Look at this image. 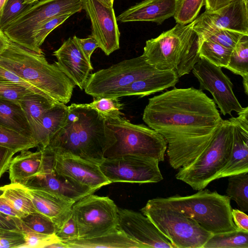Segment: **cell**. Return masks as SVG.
<instances>
[{
	"instance_id": "obj_1",
	"label": "cell",
	"mask_w": 248,
	"mask_h": 248,
	"mask_svg": "<svg viewBox=\"0 0 248 248\" xmlns=\"http://www.w3.org/2000/svg\"><path fill=\"white\" fill-rule=\"evenodd\" d=\"M142 120L164 138L169 164L177 170L205 150L223 119L213 99L202 91L174 87L149 99Z\"/></svg>"
},
{
	"instance_id": "obj_2",
	"label": "cell",
	"mask_w": 248,
	"mask_h": 248,
	"mask_svg": "<svg viewBox=\"0 0 248 248\" xmlns=\"http://www.w3.org/2000/svg\"><path fill=\"white\" fill-rule=\"evenodd\" d=\"M64 125L43 150L57 154L79 157L97 164L114 139L106 120L88 104H72Z\"/></svg>"
},
{
	"instance_id": "obj_3",
	"label": "cell",
	"mask_w": 248,
	"mask_h": 248,
	"mask_svg": "<svg viewBox=\"0 0 248 248\" xmlns=\"http://www.w3.org/2000/svg\"><path fill=\"white\" fill-rule=\"evenodd\" d=\"M0 65L16 74L52 100L66 104L75 85L56 62L50 64L43 54L31 51L10 40L0 52Z\"/></svg>"
},
{
	"instance_id": "obj_4",
	"label": "cell",
	"mask_w": 248,
	"mask_h": 248,
	"mask_svg": "<svg viewBox=\"0 0 248 248\" xmlns=\"http://www.w3.org/2000/svg\"><path fill=\"white\" fill-rule=\"evenodd\" d=\"M151 200L176 209L212 234L238 230L233 221L231 199L216 191L203 189L191 195H176Z\"/></svg>"
},
{
	"instance_id": "obj_5",
	"label": "cell",
	"mask_w": 248,
	"mask_h": 248,
	"mask_svg": "<svg viewBox=\"0 0 248 248\" xmlns=\"http://www.w3.org/2000/svg\"><path fill=\"white\" fill-rule=\"evenodd\" d=\"M105 119L114 141L105 151L104 158L134 155L164 160L167 143L157 131L143 124H132L122 115Z\"/></svg>"
},
{
	"instance_id": "obj_6",
	"label": "cell",
	"mask_w": 248,
	"mask_h": 248,
	"mask_svg": "<svg viewBox=\"0 0 248 248\" xmlns=\"http://www.w3.org/2000/svg\"><path fill=\"white\" fill-rule=\"evenodd\" d=\"M232 126L229 120H222L212 140L193 162L180 168L176 179L193 189H204L217 179L230 157L232 145Z\"/></svg>"
},
{
	"instance_id": "obj_7",
	"label": "cell",
	"mask_w": 248,
	"mask_h": 248,
	"mask_svg": "<svg viewBox=\"0 0 248 248\" xmlns=\"http://www.w3.org/2000/svg\"><path fill=\"white\" fill-rule=\"evenodd\" d=\"M140 211L173 248H202L213 234L176 209L151 200Z\"/></svg>"
},
{
	"instance_id": "obj_8",
	"label": "cell",
	"mask_w": 248,
	"mask_h": 248,
	"mask_svg": "<svg viewBox=\"0 0 248 248\" xmlns=\"http://www.w3.org/2000/svg\"><path fill=\"white\" fill-rule=\"evenodd\" d=\"M195 20L182 25L177 23L172 29L155 38L148 40L142 55L158 70L175 71L190 50L198 45V36L193 30Z\"/></svg>"
},
{
	"instance_id": "obj_9",
	"label": "cell",
	"mask_w": 248,
	"mask_h": 248,
	"mask_svg": "<svg viewBox=\"0 0 248 248\" xmlns=\"http://www.w3.org/2000/svg\"><path fill=\"white\" fill-rule=\"evenodd\" d=\"M82 9L81 0H40L11 22L2 31L8 39L34 51L32 37L45 22L56 16L74 14Z\"/></svg>"
},
{
	"instance_id": "obj_10",
	"label": "cell",
	"mask_w": 248,
	"mask_h": 248,
	"mask_svg": "<svg viewBox=\"0 0 248 248\" xmlns=\"http://www.w3.org/2000/svg\"><path fill=\"white\" fill-rule=\"evenodd\" d=\"M157 70L142 55L90 75L84 89L93 98L114 97L117 93L134 81Z\"/></svg>"
},
{
	"instance_id": "obj_11",
	"label": "cell",
	"mask_w": 248,
	"mask_h": 248,
	"mask_svg": "<svg viewBox=\"0 0 248 248\" xmlns=\"http://www.w3.org/2000/svg\"><path fill=\"white\" fill-rule=\"evenodd\" d=\"M118 208L108 197L91 194L75 202L72 211L78 228V238L99 236L115 230Z\"/></svg>"
},
{
	"instance_id": "obj_12",
	"label": "cell",
	"mask_w": 248,
	"mask_h": 248,
	"mask_svg": "<svg viewBox=\"0 0 248 248\" xmlns=\"http://www.w3.org/2000/svg\"><path fill=\"white\" fill-rule=\"evenodd\" d=\"M157 160L134 155L105 158L100 169L110 182L155 183L163 179Z\"/></svg>"
},
{
	"instance_id": "obj_13",
	"label": "cell",
	"mask_w": 248,
	"mask_h": 248,
	"mask_svg": "<svg viewBox=\"0 0 248 248\" xmlns=\"http://www.w3.org/2000/svg\"><path fill=\"white\" fill-rule=\"evenodd\" d=\"M192 72L200 83L199 89L207 90L211 93L213 100L222 115L232 116V111L239 113L243 111L245 108L237 100L232 90L233 84L221 67L200 58Z\"/></svg>"
},
{
	"instance_id": "obj_14",
	"label": "cell",
	"mask_w": 248,
	"mask_h": 248,
	"mask_svg": "<svg viewBox=\"0 0 248 248\" xmlns=\"http://www.w3.org/2000/svg\"><path fill=\"white\" fill-rule=\"evenodd\" d=\"M42 151L41 172L30 179L23 186L29 189L45 191L74 202L96 191L58 173L52 167V154Z\"/></svg>"
},
{
	"instance_id": "obj_15",
	"label": "cell",
	"mask_w": 248,
	"mask_h": 248,
	"mask_svg": "<svg viewBox=\"0 0 248 248\" xmlns=\"http://www.w3.org/2000/svg\"><path fill=\"white\" fill-rule=\"evenodd\" d=\"M248 1L233 0L215 10L206 11L195 19L196 33L227 30L248 35Z\"/></svg>"
},
{
	"instance_id": "obj_16",
	"label": "cell",
	"mask_w": 248,
	"mask_h": 248,
	"mask_svg": "<svg viewBox=\"0 0 248 248\" xmlns=\"http://www.w3.org/2000/svg\"><path fill=\"white\" fill-rule=\"evenodd\" d=\"M84 9L92 23V36L99 47L108 56L119 49L120 33L112 7L106 6L97 0H81Z\"/></svg>"
},
{
	"instance_id": "obj_17",
	"label": "cell",
	"mask_w": 248,
	"mask_h": 248,
	"mask_svg": "<svg viewBox=\"0 0 248 248\" xmlns=\"http://www.w3.org/2000/svg\"><path fill=\"white\" fill-rule=\"evenodd\" d=\"M117 228L143 248H173L151 220L140 213L118 208Z\"/></svg>"
},
{
	"instance_id": "obj_18",
	"label": "cell",
	"mask_w": 248,
	"mask_h": 248,
	"mask_svg": "<svg viewBox=\"0 0 248 248\" xmlns=\"http://www.w3.org/2000/svg\"><path fill=\"white\" fill-rule=\"evenodd\" d=\"M51 154L55 171L76 183L96 191L111 184L101 171L98 164L73 155Z\"/></svg>"
},
{
	"instance_id": "obj_19",
	"label": "cell",
	"mask_w": 248,
	"mask_h": 248,
	"mask_svg": "<svg viewBox=\"0 0 248 248\" xmlns=\"http://www.w3.org/2000/svg\"><path fill=\"white\" fill-rule=\"evenodd\" d=\"M229 119L232 126V145L229 159L217 179L248 172V107Z\"/></svg>"
},
{
	"instance_id": "obj_20",
	"label": "cell",
	"mask_w": 248,
	"mask_h": 248,
	"mask_svg": "<svg viewBox=\"0 0 248 248\" xmlns=\"http://www.w3.org/2000/svg\"><path fill=\"white\" fill-rule=\"evenodd\" d=\"M53 55L56 57V62L63 73L75 85L83 90L93 67L74 37L65 41L53 52Z\"/></svg>"
},
{
	"instance_id": "obj_21",
	"label": "cell",
	"mask_w": 248,
	"mask_h": 248,
	"mask_svg": "<svg viewBox=\"0 0 248 248\" xmlns=\"http://www.w3.org/2000/svg\"><path fill=\"white\" fill-rule=\"evenodd\" d=\"M180 0H144L130 7L116 17L120 22L152 21L161 24L174 16Z\"/></svg>"
},
{
	"instance_id": "obj_22",
	"label": "cell",
	"mask_w": 248,
	"mask_h": 248,
	"mask_svg": "<svg viewBox=\"0 0 248 248\" xmlns=\"http://www.w3.org/2000/svg\"><path fill=\"white\" fill-rule=\"evenodd\" d=\"M179 77L173 70H157L156 72L138 79L116 94L114 97L138 96L142 97L174 87Z\"/></svg>"
},
{
	"instance_id": "obj_23",
	"label": "cell",
	"mask_w": 248,
	"mask_h": 248,
	"mask_svg": "<svg viewBox=\"0 0 248 248\" xmlns=\"http://www.w3.org/2000/svg\"><path fill=\"white\" fill-rule=\"evenodd\" d=\"M43 152L28 150L12 158L8 168L11 184L24 186L32 177L40 173L43 168Z\"/></svg>"
},
{
	"instance_id": "obj_24",
	"label": "cell",
	"mask_w": 248,
	"mask_h": 248,
	"mask_svg": "<svg viewBox=\"0 0 248 248\" xmlns=\"http://www.w3.org/2000/svg\"><path fill=\"white\" fill-rule=\"evenodd\" d=\"M27 189L36 211L50 218L55 225L66 217L75 203L45 191Z\"/></svg>"
},
{
	"instance_id": "obj_25",
	"label": "cell",
	"mask_w": 248,
	"mask_h": 248,
	"mask_svg": "<svg viewBox=\"0 0 248 248\" xmlns=\"http://www.w3.org/2000/svg\"><path fill=\"white\" fill-rule=\"evenodd\" d=\"M68 113V106L58 102L44 114L33 136L38 149L43 150L47 146L52 138L65 124Z\"/></svg>"
},
{
	"instance_id": "obj_26",
	"label": "cell",
	"mask_w": 248,
	"mask_h": 248,
	"mask_svg": "<svg viewBox=\"0 0 248 248\" xmlns=\"http://www.w3.org/2000/svg\"><path fill=\"white\" fill-rule=\"evenodd\" d=\"M62 242L65 244L67 248H143L117 228L99 236L77 238Z\"/></svg>"
},
{
	"instance_id": "obj_27",
	"label": "cell",
	"mask_w": 248,
	"mask_h": 248,
	"mask_svg": "<svg viewBox=\"0 0 248 248\" xmlns=\"http://www.w3.org/2000/svg\"><path fill=\"white\" fill-rule=\"evenodd\" d=\"M0 126L32 138L28 121L18 102L0 98Z\"/></svg>"
},
{
	"instance_id": "obj_28",
	"label": "cell",
	"mask_w": 248,
	"mask_h": 248,
	"mask_svg": "<svg viewBox=\"0 0 248 248\" xmlns=\"http://www.w3.org/2000/svg\"><path fill=\"white\" fill-rule=\"evenodd\" d=\"M31 127L32 139L44 114L57 102L34 93L25 95L18 102Z\"/></svg>"
},
{
	"instance_id": "obj_29",
	"label": "cell",
	"mask_w": 248,
	"mask_h": 248,
	"mask_svg": "<svg viewBox=\"0 0 248 248\" xmlns=\"http://www.w3.org/2000/svg\"><path fill=\"white\" fill-rule=\"evenodd\" d=\"M225 68L242 77L244 91L248 95V35L243 36L232 49Z\"/></svg>"
},
{
	"instance_id": "obj_30",
	"label": "cell",
	"mask_w": 248,
	"mask_h": 248,
	"mask_svg": "<svg viewBox=\"0 0 248 248\" xmlns=\"http://www.w3.org/2000/svg\"><path fill=\"white\" fill-rule=\"evenodd\" d=\"M198 44L200 58L220 67L228 65L232 49L206 39H198Z\"/></svg>"
},
{
	"instance_id": "obj_31",
	"label": "cell",
	"mask_w": 248,
	"mask_h": 248,
	"mask_svg": "<svg viewBox=\"0 0 248 248\" xmlns=\"http://www.w3.org/2000/svg\"><path fill=\"white\" fill-rule=\"evenodd\" d=\"M4 189L2 196L24 216L37 212L26 187L10 184L4 186Z\"/></svg>"
},
{
	"instance_id": "obj_32",
	"label": "cell",
	"mask_w": 248,
	"mask_h": 248,
	"mask_svg": "<svg viewBox=\"0 0 248 248\" xmlns=\"http://www.w3.org/2000/svg\"><path fill=\"white\" fill-rule=\"evenodd\" d=\"M226 194L240 210L248 212V172L228 176Z\"/></svg>"
},
{
	"instance_id": "obj_33",
	"label": "cell",
	"mask_w": 248,
	"mask_h": 248,
	"mask_svg": "<svg viewBox=\"0 0 248 248\" xmlns=\"http://www.w3.org/2000/svg\"><path fill=\"white\" fill-rule=\"evenodd\" d=\"M248 248V232L240 230L213 234L202 248Z\"/></svg>"
},
{
	"instance_id": "obj_34",
	"label": "cell",
	"mask_w": 248,
	"mask_h": 248,
	"mask_svg": "<svg viewBox=\"0 0 248 248\" xmlns=\"http://www.w3.org/2000/svg\"><path fill=\"white\" fill-rule=\"evenodd\" d=\"M0 145L9 148L16 153L36 147L32 138L0 126Z\"/></svg>"
},
{
	"instance_id": "obj_35",
	"label": "cell",
	"mask_w": 248,
	"mask_h": 248,
	"mask_svg": "<svg viewBox=\"0 0 248 248\" xmlns=\"http://www.w3.org/2000/svg\"><path fill=\"white\" fill-rule=\"evenodd\" d=\"M20 219L28 229L34 232L48 235L55 233V223L50 218L37 211L29 214Z\"/></svg>"
},
{
	"instance_id": "obj_36",
	"label": "cell",
	"mask_w": 248,
	"mask_h": 248,
	"mask_svg": "<svg viewBox=\"0 0 248 248\" xmlns=\"http://www.w3.org/2000/svg\"><path fill=\"white\" fill-rule=\"evenodd\" d=\"M199 40L206 39L233 49L244 35L241 33L220 29L197 33Z\"/></svg>"
},
{
	"instance_id": "obj_37",
	"label": "cell",
	"mask_w": 248,
	"mask_h": 248,
	"mask_svg": "<svg viewBox=\"0 0 248 248\" xmlns=\"http://www.w3.org/2000/svg\"><path fill=\"white\" fill-rule=\"evenodd\" d=\"M205 0H180L174 18L178 24L186 25L197 17Z\"/></svg>"
},
{
	"instance_id": "obj_38",
	"label": "cell",
	"mask_w": 248,
	"mask_h": 248,
	"mask_svg": "<svg viewBox=\"0 0 248 248\" xmlns=\"http://www.w3.org/2000/svg\"><path fill=\"white\" fill-rule=\"evenodd\" d=\"M18 225L24 233L25 239V244L23 248H46L51 244L61 241L55 233L44 234L29 230L21 222L20 218Z\"/></svg>"
},
{
	"instance_id": "obj_39",
	"label": "cell",
	"mask_w": 248,
	"mask_h": 248,
	"mask_svg": "<svg viewBox=\"0 0 248 248\" xmlns=\"http://www.w3.org/2000/svg\"><path fill=\"white\" fill-rule=\"evenodd\" d=\"M72 14H64L53 17L42 24L34 32L32 37L34 52L43 54L40 46L47 36L55 28L62 24Z\"/></svg>"
},
{
	"instance_id": "obj_40",
	"label": "cell",
	"mask_w": 248,
	"mask_h": 248,
	"mask_svg": "<svg viewBox=\"0 0 248 248\" xmlns=\"http://www.w3.org/2000/svg\"><path fill=\"white\" fill-rule=\"evenodd\" d=\"M88 105L97 111L101 116L107 117L115 115H123L121 112L123 109L124 104L121 103L119 98L100 97L93 98V101Z\"/></svg>"
},
{
	"instance_id": "obj_41",
	"label": "cell",
	"mask_w": 248,
	"mask_h": 248,
	"mask_svg": "<svg viewBox=\"0 0 248 248\" xmlns=\"http://www.w3.org/2000/svg\"><path fill=\"white\" fill-rule=\"evenodd\" d=\"M26 0H7L0 16V29L2 31L11 22L33 4Z\"/></svg>"
},
{
	"instance_id": "obj_42",
	"label": "cell",
	"mask_w": 248,
	"mask_h": 248,
	"mask_svg": "<svg viewBox=\"0 0 248 248\" xmlns=\"http://www.w3.org/2000/svg\"><path fill=\"white\" fill-rule=\"evenodd\" d=\"M55 226V234L61 241L78 238L77 223L72 209L66 217Z\"/></svg>"
},
{
	"instance_id": "obj_43",
	"label": "cell",
	"mask_w": 248,
	"mask_h": 248,
	"mask_svg": "<svg viewBox=\"0 0 248 248\" xmlns=\"http://www.w3.org/2000/svg\"><path fill=\"white\" fill-rule=\"evenodd\" d=\"M32 93L21 86L0 78L1 98L18 102L25 95Z\"/></svg>"
},
{
	"instance_id": "obj_44",
	"label": "cell",
	"mask_w": 248,
	"mask_h": 248,
	"mask_svg": "<svg viewBox=\"0 0 248 248\" xmlns=\"http://www.w3.org/2000/svg\"><path fill=\"white\" fill-rule=\"evenodd\" d=\"M25 244L22 231L4 230L0 232V248H23Z\"/></svg>"
},
{
	"instance_id": "obj_45",
	"label": "cell",
	"mask_w": 248,
	"mask_h": 248,
	"mask_svg": "<svg viewBox=\"0 0 248 248\" xmlns=\"http://www.w3.org/2000/svg\"><path fill=\"white\" fill-rule=\"evenodd\" d=\"M0 78L11 82L21 86L29 91L44 96L50 99L48 96L45 94L43 93L39 90L34 86L26 81L23 78L19 77L16 74L10 71V70L1 66L0 65ZM52 100V99H51Z\"/></svg>"
},
{
	"instance_id": "obj_46",
	"label": "cell",
	"mask_w": 248,
	"mask_h": 248,
	"mask_svg": "<svg viewBox=\"0 0 248 248\" xmlns=\"http://www.w3.org/2000/svg\"><path fill=\"white\" fill-rule=\"evenodd\" d=\"M79 46L83 53L89 62H91V57L94 50L99 47V45L96 39L92 35L86 38H79L76 35L73 36Z\"/></svg>"
},
{
	"instance_id": "obj_47",
	"label": "cell",
	"mask_w": 248,
	"mask_h": 248,
	"mask_svg": "<svg viewBox=\"0 0 248 248\" xmlns=\"http://www.w3.org/2000/svg\"><path fill=\"white\" fill-rule=\"evenodd\" d=\"M16 153L13 150L0 145V178L8 170L10 163Z\"/></svg>"
},
{
	"instance_id": "obj_48",
	"label": "cell",
	"mask_w": 248,
	"mask_h": 248,
	"mask_svg": "<svg viewBox=\"0 0 248 248\" xmlns=\"http://www.w3.org/2000/svg\"><path fill=\"white\" fill-rule=\"evenodd\" d=\"M233 221L238 230L248 232V216L243 211L232 209Z\"/></svg>"
},
{
	"instance_id": "obj_49",
	"label": "cell",
	"mask_w": 248,
	"mask_h": 248,
	"mask_svg": "<svg viewBox=\"0 0 248 248\" xmlns=\"http://www.w3.org/2000/svg\"><path fill=\"white\" fill-rule=\"evenodd\" d=\"M0 213L11 217L19 218L24 217L3 196L0 197Z\"/></svg>"
},
{
	"instance_id": "obj_50",
	"label": "cell",
	"mask_w": 248,
	"mask_h": 248,
	"mask_svg": "<svg viewBox=\"0 0 248 248\" xmlns=\"http://www.w3.org/2000/svg\"><path fill=\"white\" fill-rule=\"evenodd\" d=\"M18 218L11 217L0 213V229L21 231L17 225Z\"/></svg>"
},
{
	"instance_id": "obj_51",
	"label": "cell",
	"mask_w": 248,
	"mask_h": 248,
	"mask_svg": "<svg viewBox=\"0 0 248 248\" xmlns=\"http://www.w3.org/2000/svg\"><path fill=\"white\" fill-rule=\"evenodd\" d=\"M233 0H205V10L212 11L218 9Z\"/></svg>"
},
{
	"instance_id": "obj_52",
	"label": "cell",
	"mask_w": 248,
	"mask_h": 248,
	"mask_svg": "<svg viewBox=\"0 0 248 248\" xmlns=\"http://www.w3.org/2000/svg\"><path fill=\"white\" fill-rule=\"evenodd\" d=\"M10 40L0 29V52L4 50L8 46Z\"/></svg>"
},
{
	"instance_id": "obj_53",
	"label": "cell",
	"mask_w": 248,
	"mask_h": 248,
	"mask_svg": "<svg viewBox=\"0 0 248 248\" xmlns=\"http://www.w3.org/2000/svg\"><path fill=\"white\" fill-rule=\"evenodd\" d=\"M46 248H67V247L65 243L62 241H59L50 244Z\"/></svg>"
},
{
	"instance_id": "obj_54",
	"label": "cell",
	"mask_w": 248,
	"mask_h": 248,
	"mask_svg": "<svg viewBox=\"0 0 248 248\" xmlns=\"http://www.w3.org/2000/svg\"><path fill=\"white\" fill-rule=\"evenodd\" d=\"M103 5L109 7H112L114 2V0H97Z\"/></svg>"
},
{
	"instance_id": "obj_55",
	"label": "cell",
	"mask_w": 248,
	"mask_h": 248,
	"mask_svg": "<svg viewBox=\"0 0 248 248\" xmlns=\"http://www.w3.org/2000/svg\"><path fill=\"white\" fill-rule=\"evenodd\" d=\"M7 0H0V16Z\"/></svg>"
},
{
	"instance_id": "obj_56",
	"label": "cell",
	"mask_w": 248,
	"mask_h": 248,
	"mask_svg": "<svg viewBox=\"0 0 248 248\" xmlns=\"http://www.w3.org/2000/svg\"><path fill=\"white\" fill-rule=\"evenodd\" d=\"M4 186H0V197L3 195L4 192Z\"/></svg>"
},
{
	"instance_id": "obj_57",
	"label": "cell",
	"mask_w": 248,
	"mask_h": 248,
	"mask_svg": "<svg viewBox=\"0 0 248 248\" xmlns=\"http://www.w3.org/2000/svg\"><path fill=\"white\" fill-rule=\"evenodd\" d=\"M39 0H25V3H33L36 1H38Z\"/></svg>"
},
{
	"instance_id": "obj_58",
	"label": "cell",
	"mask_w": 248,
	"mask_h": 248,
	"mask_svg": "<svg viewBox=\"0 0 248 248\" xmlns=\"http://www.w3.org/2000/svg\"><path fill=\"white\" fill-rule=\"evenodd\" d=\"M4 230H1V229H0V232H1L2 231H3Z\"/></svg>"
},
{
	"instance_id": "obj_59",
	"label": "cell",
	"mask_w": 248,
	"mask_h": 248,
	"mask_svg": "<svg viewBox=\"0 0 248 248\" xmlns=\"http://www.w3.org/2000/svg\"><path fill=\"white\" fill-rule=\"evenodd\" d=\"M246 0L248 1V0Z\"/></svg>"
}]
</instances>
